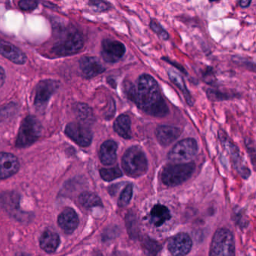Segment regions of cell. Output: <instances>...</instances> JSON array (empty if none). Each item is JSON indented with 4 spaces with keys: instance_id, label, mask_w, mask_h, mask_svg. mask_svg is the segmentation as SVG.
<instances>
[{
    "instance_id": "6da1fadb",
    "label": "cell",
    "mask_w": 256,
    "mask_h": 256,
    "mask_svg": "<svg viewBox=\"0 0 256 256\" xmlns=\"http://www.w3.org/2000/svg\"><path fill=\"white\" fill-rule=\"evenodd\" d=\"M133 102L151 116L162 118L168 115V106L162 96L158 83L148 74L140 76L138 80Z\"/></svg>"
},
{
    "instance_id": "7a4b0ae2",
    "label": "cell",
    "mask_w": 256,
    "mask_h": 256,
    "mask_svg": "<svg viewBox=\"0 0 256 256\" xmlns=\"http://www.w3.org/2000/svg\"><path fill=\"white\" fill-rule=\"evenodd\" d=\"M196 170L193 162L169 164L163 169L162 180L168 186H178L188 180Z\"/></svg>"
},
{
    "instance_id": "3957f363",
    "label": "cell",
    "mask_w": 256,
    "mask_h": 256,
    "mask_svg": "<svg viewBox=\"0 0 256 256\" xmlns=\"http://www.w3.org/2000/svg\"><path fill=\"white\" fill-rule=\"evenodd\" d=\"M122 164L126 173L132 178L143 176L148 172V160L144 152L138 146H133L126 152Z\"/></svg>"
},
{
    "instance_id": "277c9868",
    "label": "cell",
    "mask_w": 256,
    "mask_h": 256,
    "mask_svg": "<svg viewBox=\"0 0 256 256\" xmlns=\"http://www.w3.org/2000/svg\"><path fill=\"white\" fill-rule=\"evenodd\" d=\"M210 256H235V240L228 229L220 228L216 232L211 244Z\"/></svg>"
},
{
    "instance_id": "5b68a950",
    "label": "cell",
    "mask_w": 256,
    "mask_h": 256,
    "mask_svg": "<svg viewBox=\"0 0 256 256\" xmlns=\"http://www.w3.org/2000/svg\"><path fill=\"white\" fill-rule=\"evenodd\" d=\"M42 134V125L34 116H29L24 120L18 136L16 146L26 148L37 142Z\"/></svg>"
},
{
    "instance_id": "8992f818",
    "label": "cell",
    "mask_w": 256,
    "mask_h": 256,
    "mask_svg": "<svg viewBox=\"0 0 256 256\" xmlns=\"http://www.w3.org/2000/svg\"><path fill=\"white\" fill-rule=\"evenodd\" d=\"M218 138H220L222 144L224 146L226 151L228 152L230 160H232V164H233L235 170L244 179H248L251 175V172L245 164V162L241 156L240 151L238 146L235 145V144L230 140V138L224 131L220 130L218 132Z\"/></svg>"
},
{
    "instance_id": "52a82bcc",
    "label": "cell",
    "mask_w": 256,
    "mask_h": 256,
    "mask_svg": "<svg viewBox=\"0 0 256 256\" xmlns=\"http://www.w3.org/2000/svg\"><path fill=\"white\" fill-rule=\"evenodd\" d=\"M84 38L77 30H70L54 46L53 52L59 56H68L78 53L84 47Z\"/></svg>"
},
{
    "instance_id": "ba28073f",
    "label": "cell",
    "mask_w": 256,
    "mask_h": 256,
    "mask_svg": "<svg viewBox=\"0 0 256 256\" xmlns=\"http://www.w3.org/2000/svg\"><path fill=\"white\" fill-rule=\"evenodd\" d=\"M198 152V144L196 140L193 138H186L180 140L172 148L168 154V158L170 161L187 162L197 155Z\"/></svg>"
},
{
    "instance_id": "9c48e42d",
    "label": "cell",
    "mask_w": 256,
    "mask_h": 256,
    "mask_svg": "<svg viewBox=\"0 0 256 256\" xmlns=\"http://www.w3.org/2000/svg\"><path fill=\"white\" fill-rule=\"evenodd\" d=\"M66 134L79 146L86 148L92 143V132L89 126L80 122H72L67 126Z\"/></svg>"
},
{
    "instance_id": "30bf717a",
    "label": "cell",
    "mask_w": 256,
    "mask_h": 256,
    "mask_svg": "<svg viewBox=\"0 0 256 256\" xmlns=\"http://www.w3.org/2000/svg\"><path fill=\"white\" fill-rule=\"evenodd\" d=\"M59 82L54 80H44L38 84L35 97V106L38 109H44L52 96L59 89Z\"/></svg>"
},
{
    "instance_id": "8fae6325",
    "label": "cell",
    "mask_w": 256,
    "mask_h": 256,
    "mask_svg": "<svg viewBox=\"0 0 256 256\" xmlns=\"http://www.w3.org/2000/svg\"><path fill=\"white\" fill-rule=\"evenodd\" d=\"M168 247L172 256H186L191 251L192 240L187 234H178L170 238Z\"/></svg>"
},
{
    "instance_id": "7c38bea8",
    "label": "cell",
    "mask_w": 256,
    "mask_h": 256,
    "mask_svg": "<svg viewBox=\"0 0 256 256\" xmlns=\"http://www.w3.org/2000/svg\"><path fill=\"white\" fill-rule=\"evenodd\" d=\"M126 53V47L122 43L114 40H104L102 43V56L109 64H115L122 59Z\"/></svg>"
},
{
    "instance_id": "4fadbf2b",
    "label": "cell",
    "mask_w": 256,
    "mask_h": 256,
    "mask_svg": "<svg viewBox=\"0 0 256 256\" xmlns=\"http://www.w3.org/2000/svg\"><path fill=\"white\" fill-rule=\"evenodd\" d=\"M80 70L86 78H94L102 74L106 68L97 58L85 56L80 61Z\"/></svg>"
},
{
    "instance_id": "5bb4252c",
    "label": "cell",
    "mask_w": 256,
    "mask_h": 256,
    "mask_svg": "<svg viewBox=\"0 0 256 256\" xmlns=\"http://www.w3.org/2000/svg\"><path fill=\"white\" fill-rule=\"evenodd\" d=\"M182 134L180 128L170 126H161L156 132L158 143L163 146H168L176 142Z\"/></svg>"
},
{
    "instance_id": "9a60e30c",
    "label": "cell",
    "mask_w": 256,
    "mask_h": 256,
    "mask_svg": "<svg viewBox=\"0 0 256 256\" xmlns=\"http://www.w3.org/2000/svg\"><path fill=\"white\" fill-rule=\"evenodd\" d=\"M20 168L18 160L12 154H1V179H7L18 173Z\"/></svg>"
},
{
    "instance_id": "2e32d148",
    "label": "cell",
    "mask_w": 256,
    "mask_h": 256,
    "mask_svg": "<svg viewBox=\"0 0 256 256\" xmlns=\"http://www.w3.org/2000/svg\"><path fill=\"white\" fill-rule=\"evenodd\" d=\"M58 222L61 228L67 234H72L78 227L79 218L76 211L72 208H66L60 215Z\"/></svg>"
},
{
    "instance_id": "e0dca14e",
    "label": "cell",
    "mask_w": 256,
    "mask_h": 256,
    "mask_svg": "<svg viewBox=\"0 0 256 256\" xmlns=\"http://www.w3.org/2000/svg\"><path fill=\"white\" fill-rule=\"evenodd\" d=\"M1 54L18 65H24L26 62V56L22 50L18 48L11 43L2 41L1 42Z\"/></svg>"
},
{
    "instance_id": "ac0fdd59",
    "label": "cell",
    "mask_w": 256,
    "mask_h": 256,
    "mask_svg": "<svg viewBox=\"0 0 256 256\" xmlns=\"http://www.w3.org/2000/svg\"><path fill=\"white\" fill-rule=\"evenodd\" d=\"M118 149V144L113 140H108L102 145L100 156L103 164L112 166L116 162Z\"/></svg>"
},
{
    "instance_id": "d6986e66",
    "label": "cell",
    "mask_w": 256,
    "mask_h": 256,
    "mask_svg": "<svg viewBox=\"0 0 256 256\" xmlns=\"http://www.w3.org/2000/svg\"><path fill=\"white\" fill-rule=\"evenodd\" d=\"M60 244L59 235L52 230H46L42 235L40 239V245L42 248L48 253H54L56 252Z\"/></svg>"
},
{
    "instance_id": "ffe728a7",
    "label": "cell",
    "mask_w": 256,
    "mask_h": 256,
    "mask_svg": "<svg viewBox=\"0 0 256 256\" xmlns=\"http://www.w3.org/2000/svg\"><path fill=\"white\" fill-rule=\"evenodd\" d=\"M172 218L170 210L167 206L163 205H156L150 214L151 223L156 227H160Z\"/></svg>"
},
{
    "instance_id": "44dd1931",
    "label": "cell",
    "mask_w": 256,
    "mask_h": 256,
    "mask_svg": "<svg viewBox=\"0 0 256 256\" xmlns=\"http://www.w3.org/2000/svg\"><path fill=\"white\" fill-rule=\"evenodd\" d=\"M74 112L80 124L90 126L95 122L92 109L86 104L77 103L74 104Z\"/></svg>"
},
{
    "instance_id": "7402d4cb",
    "label": "cell",
    "mask_w": 256,
    "mask_h": 256,
    "mask_svg": "<svg viewBox=\"0 0 256 256\" xmlns=\"http://www.w3.org/2000/svg\"><path fill=\"white\" fill-rule=\"evenodd\" d=\"M115 132L124 139L132 138L131 120L126 115H121L115 121L114 126Z\"/></svg>"
},
{
    "instance_id": "603a6c76",
    "label": "cell",
    "mask_w": 256,
    "mask_h": 256,
    "mask_svg": "<svg viewBox=\"0 0 256 256\" xmlns=\"http://www.w3.org/2000/svg\"><path fill=\"white\" fill-rule=\"evenodd\" d=\"M168 76L170 80L179 88L180 90L184 94V98H185L187 104H188V106H192V97L191 94H190L186 85L184 78H182L179 74H178V73L174 71H169Z\"/></svg>"
},
{
    "instance_id": "cb8c5ba5",
    "label": "cell",
    "mask_w": 256,
    "mask_h": 256,
    "mask_svg": "<svg viewBox=\"0 0 256 256\" xmlns=\"http://www.w3.org/2000/svg\"><path fill=\"white\" fill-rule=\"evenodd\" d=\"M79 202L82 206L86 208H96L103 206L101 199L96 194L92 192H84L79 197Z\"/></svg>"
},
{
    "instance_id": "d4e9b609",
    "label": "cell",
    "mask_w": 256,
    "mask_h": 256,
    "mask_svg": "<svg viewBox=\"0 0 256 256\" xmlns=\"http://www.w3.org/2000/svg\"><path fill=\"white\" fill-rule=\"evenodd\" d=\"M142 245H143L144 251L148 256H156L162 250V246L158 242L150 238L144 240Z\"/></svg>"
},
{
    "instance_id": "484cf974",
    "label": "cell",
    "mask_w": 256,
    "mask_h": 256,
    "mask_svg": "<svg viewBox=\"0 0 256 256\" xmlns=\"http://www.w3.org/2000/svg\"><path fill=\"white\" fill-rule=\"evenodd\" d=\"M206 94H208L209 100L212 102L227 101V100H232L234 97H236L232 94L223 92L214 89L208 90Z\"/></svg>"
},
{
    "instance_id": "4316f807",
    "label": "cell",
    "mask_w": 256,
    "mask_h": 256,
    "mask_svg": "<svg viewBox=\"0 0 256 256\" xmlns=\"http://www.w3.org/2000/svg\"><path fill=\"white\" fill-rule=\"evenodd\" d=\"M100 174L104 180L110 182V181L114 180L122 176V172L119 168H112L108 169H102L100 170Z\"/></svg>"
},
{
    "instance_id": "83f0119b",
    "label": "cell",
    "mask_w": 256,
    "mask_h": 256,
    "mask_svg": "<svg viewBox=\"0 0 256 256\" xmlns=\"http://www.w3.org/2000/svg\"><path fill=\"white\" fill-rule=\"evenodd\" d=\"M133 194V185L130 184L126 186L125 190L121 194L120 198L119 200V206L120 208H125L131 202Z\"/></svg>"
},
{
    "instance_id": "f1b7e54d",
    "label": "cell",
    "mask_w": 256,
    "mask_h": 256,
    "mask_svg": "<svg viewBox=\"0 0 256 256\" xmlns=\"http://www.w3.org/2000/svg\"><path fill=\"white\" fill-rule=\"evenodd\" d=\"M245 144L248 155H250V158H251L252 163L254 169H256V144L250 138L246 139Z\"/></svg>"
},
{
    "instance_id": "f546056e",
    "label": "cell",
    "mask_w": 256,
    "mask_h": 256,
    "mask_svg": "<svg viewBox=\"0 0 256 256\" xmlns=\"http://www.w3.org/2000/svg\"><path fill=\"white\" fill-rule=\"evenodd\" d=\"M150 28L152 31L156 32L162 40H164V41H167L169 40V34L163 29L162 26L158 22H156V20H152L150 23Z\"/></svg>"
},
{
    "instance_id": "4dcf8cb0",
    "label": "cell",
    "mask_w": 256,
    "mask_h": 256,
    "mask_svg": "<svg viewBox=\"0 0 256 256\" xmlns=\"http://www.w3.org/2000/svg\"><path fill=\"white\" fill-rule=\"evenodd\" d=\"M38 2L36 1H20L19 7L22 11L32 12L38 7Z\"/></svg>"
},
{
    "instance_id": "1f68e13d",
    "label": "cell",
    "mask_w": 256,
    "mask_h": 256,
    "mask_svg": "<svg viewBox=\"0 0 256 256\" xmlns=\"http://www.w3.org/2000/svg\"><path fill=\"white\" fill-rule=\"evenodd\" d=\"M91 6L94 8L95 11L96 12H104L107 11L109 10V4L106 2H98V1H95V2H90Z\"/></svg>"
},
{
    "instance_id": "d6a6232c",
    "label": "cell",
    "mask_w": 256,
    "mask_h": 256,
    "mask_svg": "<svg viewBox=\"0 0 256 256\" xmlns=\"http://www.w3.org/2000/svg\"><path fill=\"white\" fill-rule=\"evenodd\" d=\"M164 61H166V62H169V64H172V66H174L175 67V68H178V70H179L180 72H181L184 73V74H185L186 76H188V73H187V72L186 71L185 68H184V66H182L180 65V64H176V62H172V61H170V60L166 59V58H164Z\"/></svg>"
},
{
    "instance_id": "836d02e7",
    "label": "cell",
    "mask_w": 256,
    "mask_h": 256,
    "mask_svg": "<svg viewBox=\"0 0 256 256\" xmlns=\"http://www.w3.org/2000/svg\"><path fill=\"white\" fill-rule=\"evenodd\" d=\"M252 1H248V0H242V1H240V2H239V5L241 8H248V7H250Z\"/></svg>"
},
{
    "instance_id": "e575fe53",
    "label": "cell",
    "mask_w": 256,
    "mask_h": 256,
    "mask_svg": "<svg viewBox=\"0 0 256 256\" xmlns=\"http://www.w3.org/2000/svg\"><path fill=\"white\" fill-rule=\"evenodd\" d=\"M0 84H1V88L4 85L6 80L5 71H4V68L1 67V72H0Z\"/></svg>"
},
{
    "instance_id": "d590c367",
    "label": "cell",
    "mask_w": 256,
    "mask_h": 256,
    "mask_svg": "<svg viewBox=\"0 0 256 256\" xmlns=\"http://www.w3.org/2000/svg\"><path fill=\"white\" fill-rule=\"evenodd\" d=\"M94 256H103L102 254H101V253L100 252H96L95 253H94Z\"/></svg>"
}]
</instances>
